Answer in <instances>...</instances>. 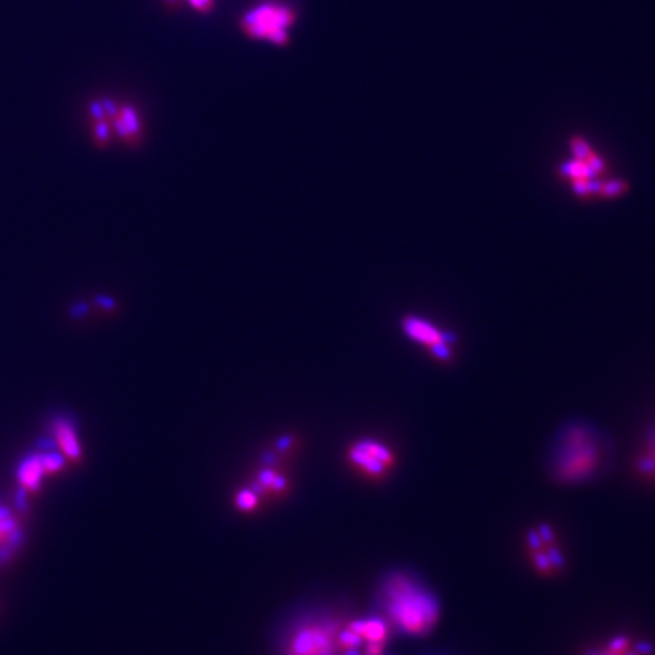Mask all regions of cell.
<instances>
[{
	"label": "cell",
	"instance_id": "obj_1",
	"mask_svg": "<svg viewBox=\"0 0 655 655\" xmlns=\"http://www.w3.org/2000/svg\"><path fill=\"white\" fill-rule=\"evenodd\" d=\"M389 619L407 634L424 635L434 628L441 607L431 592L406 574L389 576L381 591Z\"/></svg>",
	"mask_w": 655,
	"mask_h": 655
},
{
	"label": "cell",
	"instance_id": "obj_2",
	"mask_svg": "<svg viewBox=\"0 0 655 655\" xmlns=\"http://www.w3.org/2000/svg\"><path fill=\"white\" fill-rule=\"evenodd\" d=\"M600 435L593 426L584 424L566 426L557 441L552 460L557 480L566 484L589 480L600 467Z\"/></svg>",
	"mask_w": 655,
	"mask_h": 655
},
{
	"label": "cell",
	"instance_id": "obj_3",
	"mask_svg": "<svg viewBox=\"0 0 655 655\" xmlns=\"http://www.w3.org/2000/svg\"><path fill=\"white\" fill-rule=\"evenodd\" d=\"M295 11L290 6L265 2L241 15L240 28L243 34L252 40H267L276 46H287L290 43L289 29L295 25Z\"/></svg>",
	"mask_w": 655,
	"mask_h": 655
},
{
	"label": "cell",
	"instance_id": "obj_4",
	"mask_svg": "<svg viewBox=\"0 0 655 655\" xmlns=\"http://www.w3.org/2000/svg\"><path fill=\"white\" fill-rule=\"evenodd\" d=\"M570 147L574 158L561 167V173L569 181L575 195L581 197L600 196V186L604 182L600 181V176L607 172L606 161L580 137L572 139Z\"/></svg>",
	"mask_w": 655,
	"mask_h": 655
},
{
	"label": "cell",
	"instance_id": "obj_5",
	"mask_svg": "<svg viewBox=\"0 0 655 655\" xmlns=\"http://www.w3.org/2000/svg\"><path fill=\"white\" fill-rule=\"evenodd\" d=\"M337 626L330 620H307L291 631L285 655H332Z\"/></svg>",
	"mask_w": 655,
	"mask_h": 655
},
{
	"label": "cell",
	"instance_id": "obj_6",
	"mask_svg": "<svg viewBox=\"0 0 655 655\" xmlns=\"http://www.w3.org/2000/svg\"><path fill=\"white\" fill-rule=\"evenodd\" d=\"M402 330L410 337L411 340L428 348L437 360L443 361V363L452 360V356H454L452 339L449 334L439 330L430 322L421 317H416V315H410L402 322Z\"/></svg>",
	"mask_w": 655,
	"mask_h": 655
},
{
	"label": "cell",
	"instance_id": "obj_7",
	"mask_svg": "<svg viewBox=\"0 0 655 655\" xmlns=\"http://www.w3.org/2000/svg\"><path fill=\"white\" fill-rule=\"evenodd\" d=\"M64 466V458L58 454H38V456L29 457L21 463L19 469V481H21V489L23 491H36L40 487L43 476L47 474H55L58 470L63 469Z\"/></svg>",
	"mask_w": 655,
	"mask_h": 655
},
{
	"label": "cell",
	"instance_id": "obj_8",
	"mask_svg": "<svg viewBox=\"0 0 655 655\" xmlns=\"http://www.w3.org/2000/svg\"><path fill=\"white\" fill-rule=\"evenodd\" d=\"M350 458L371 475L384 474L393 461V456L389 448H385L384 445H381L380 441H358L350 450Z\"/></svg>",
	"mask_w": 655,
	"mask_h": 655
},
{
	"label": "cell",
	"instance_id": "obj_9",
	"mask_svg": "<svg viewBox=\"0 0 655 655\" xmlns=\"http://www.w3.org/2000/svg\"><path fill=\"white\" fill-rule=\"evenodd\" d=\"M25 534L14 513L0 506V565L10 561L23 543Z\"/></svg>",
	"mask_w": 655,
	"mask_h": 655
},
{
	"label": "cell",
	"instance_id": "obj_10",
	"mask_svg": "<svg viewBox=\"0 0 655 655\" xmlns=\"http://www.w3.org/2000/svg\"><path fill=\"white\" fill-rule=\"evenodd\" d=\"M52 431H54L56 445L63 450V454L69 457L71 460H80L82 457V448H80V439H78L75 426L71 425V422L67 419H58L54 424Z\"/></svg>",
	"mask_w": 655,
	"mask_h": 655
},
{
	"label": "cell",
	"instance_id": "obj_11",
	"mask_svg": "<svg viewBox=\"0 0 655 655\" xmlns=\"http://www.w3.org/2000/svg\"><path fill=\"white\" fill-rule=\"evenodd\" d=\"M350 630L356 631L357 634L361 635V639L371 642V643H382L387 635V624L382 619H372L357 620L352 626Z\"/></svg>",
	"mask_w": 655,
	"mask_h": 655
},
{
	"label": "cell",
	"instance_id": "obj_12",
	"mask_svg": "<svg viewBox=\"0 0 655 655\" xmlns=\"http://www.w3.org/2000/svg\"><path fill=\"white\" fill-rule=\"evenodd\" d=\"M115 117V128L119 130L121 136L130 139V137L137 136L139 130H140V122L137 117V113L134 108L130 106H123L121 110H117L114 114Z\"/></svg>",
	"mask_w": 655,
	"mask_h": 655
},
{
	"label": "cell",
	"instance_id": "obj_13",
	"mask_svg": "<svg viewBox=\"0 0 655 655\" xmlns=\"http://www.w3.org/2000/svg\"><path fill=\"white\" fill-rule=\"evenodd\" d=\"M637 467L641 470L642 475L650 476L655 480V428L648 434L645 448L637 460Z\"/></svg>",
	"mask_w": 655,
	"mask_h": 655
},
{
	"label": "cell",
	"instance_id": "obj_14",
	"mask_svg": "<svg viewBox=\"0 0 655 655\" xmlns=\"http://www.w3.org/2000/svg\"><path fill=\"white\" fill-rule=\"evenodd\" d=\"M651 652L650 645H639L634 651H630V648L626 650H611L607 646L606 650L602 651H592L587 655H648Z\"/></svg>",
	"mask_w": 655,
	"mask_h": 655
},
{
	"label": "cell",
	"instance_id": "obj_15",
	"mask_svg": "<svg viewBox=\"0 0 655 655\" xmlns=\"http://www.w3.org/2000/svg\"><path fill=\"white\" fill-rule=\"evenodd\" d=\"M256 502H258V498L252 491H241L237 495V506L240 510H252L256 506Z\"/></svg>",
	"mask_w": 655,
	"mask_h": 655
},
{
	"label": "cell",
	"instance_id": "obj_16",
	"mask_svg": "<svg viewBox=\"0 0 655 655\" xmlns=\"http://www.w3.org/2000/svg\"><path fill=\"white\" fill-rule=\"evenodd\" d=\"M95 137L96 141H97L100 146L105 145L108 139H110V125H108L104 119H97V121H96Z\"/></svg>",
	"mask_w": 655,
	"mask_h": 655
},
{
	"label": "cell",
	"instance_id": "obj_17",
	"mask_svg": "<svg viewBox=\"0 0 655 655\" xmlns=\"http://www.w3.org/2000/svg\"><path fill=\"white\" fill-rule=\"evenodd\" d=\"M189 2H190L191 6H193L196 11H199L202 14L210 13V11L213 10V6H214V0H189Z\"/></svg>",
	"mask_w": 655,
	"mask_h": 655
},
{
	"label": "cell",
	"instance_id": "obj_18",
	"mask_svg": "<svg viewBox=\"0 0 655 655\" xmlns=\"http://www.w3.org/2000/svg\"><path fill=\"white\" fill-rule=\"evenodd\" d=\"M276 474L271 472V470H265L260 475V485L261 487H272L273 481H275Z\"/></svg>",
	"mask_w": 655,
	"mask_h": 655
},
{
	"label": "cell",
	"instance_id": "obj_19",
	"mask_svg": "<svg viewBox=\"0 0 655 655\" xmlns=\"http://www.w3.org/2000/svg\"><path fill=\"white\" fill-rule=\"evenodd\" d=\"M291 441L289 439V437H282L280 441H278V448L280 449H289V446H290Z\"/></svg>",
	"mask_w": 655,
	"mask_h": 655
},
{
	"label": "cell",
	"instance_id": "obj_20",
	"mask_svg": "<svg viewBox=\"0 0 655 655\" xmlns=\"http://www.w3.org/2000/svg\"><path fill=\"white\" fill-rule=\"evenodd\" d=\"M165 5L169 6V8H176L178 6V4H180V0H164Z\"/></svg>",
	"mask_w": 655,
	"mask_h": 655
},
{
	"label": "cell",
	"instance_id": "obj_21",
	"mask_svg": "<svg viewBox=\"0 0 655 655\" xmlns=\"http://www.w3.org/2000/svg\"><path fill=\"white\" fill-rule=\"evenodd\" d=\"M378 655H380V654H378Z\"/></svg>",
	"mask_w": 655,
	"mask_h": 655
}]
</instances>
